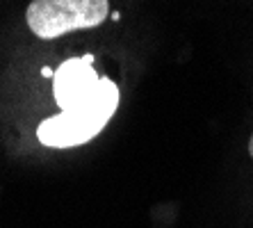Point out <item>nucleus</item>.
Returning <instances> with one entry per match:
<instances>
[{"mask_svg": "<svg viewBox=\"0 0 253 228\" xmlns=\"http://www.w3.org/2000/svg\"><path fill=\"white\" fill-rule=\"evenodd\" d=\"M53 96L59 114L43 119L37 137L43 146L71 148L94 139L119 107V87L110 78H98L94 55L71 57L53 73Z\"/></svg>", "mask_w": 253, "mask_h": 228, "instance_id": "f257e3e1", "label": "nucleus"}, {"mask_svg": "<svg viewBox=\"0 0 253 228\" xmlns=\"http://www.w3.org/2000/svg\"><path fill=\"white\" fill-rule=\"evenodd\" d=\"M110 14V0H32L28 28L39 39H57L76 30L98 28Z\"/></svg>", "mask_w": 253, "mask_h": 228, "instance_id": "f03ea898", "label": "nucleus"}, {"mask_svg": "<svg viewBox=\"0 0 253 228\" xmlns=\"http://www.w3.org/2000/svg\"><path fill=\"white\" fill-rule=\"evenodd\" d=\"M249 153H251V158H253V135H251V139H249Z\"/></svg>", "mask_w": 253, "mask_h": 228, "instance_id": "7ed1b4c3", "label": "nucleus"}]
</instances>
